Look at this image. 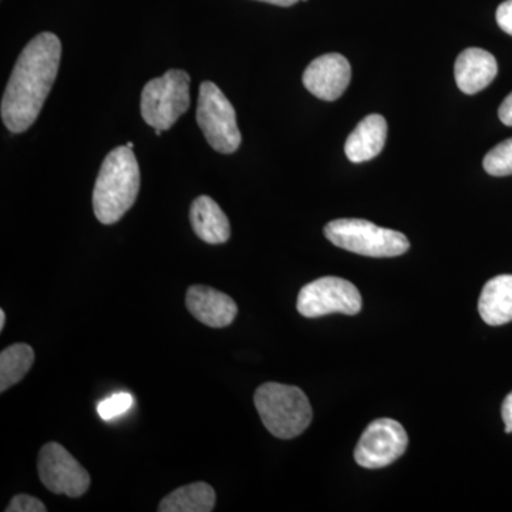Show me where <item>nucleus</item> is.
Returning <instances> with one entry per match:
<instances>
[{
	"mask_svg": "<svg viewBox=\"0 0 512 512\" xmlns=\"http://www.w3.org/2000/svg\"><path fill=\"white\" fill-rule=\"evenodd\" d=\"M185 305L195 319L210 328H227L237 318L238 306L234 299L210 286H191Z\"/></svg>",
	"mask_w": 512,
	"mask_h": 512,
	"instance_id": "nucleus-11",
	"label": "nucleus"
},
{
	"mask_svg": "<svg viewBox=\"0 0 512 512\" xmlns=\"http://www.w3.org/2000/svg\"><path fill=\"white\" fill-rule=\"evenodd\" d=\"M46 505L28 494H19L10 500L6 512H46Z\"/></svg>",
	"mask_w": 512,
	"mask_h": 512,
	"instance_id": "nucleus-20",
	"label": "nucleus"
},
{
	"mask_svg": "<svg viewBox=\"0 0 512 512\" xmlns=\"http://www.w3.org/2000/svg\"><path fill=\"white\" fill-rule=\"evenodd\" d=\"M363 301L359 289L352 282L338 276H323L303 286L298 295L296 308L309 319L322 318L332 313L357 315Z\"/></svg>",
	"mask_w": 512,
	"mask_h": 512,
	"instance_id": "nucleus-7",
	"label": "nucleus"
},
{
	"mask_svg": "<svg viewBox=\"0 0 512 512\" xmlns=\"http://www.w3.org/2000/svg\"><path fill=\"white\" fill-rule=\"evenodd\" d=\"M501 414H503V420L505 423V433H512V392L505 397L503 403V409H501Z\"/></svg>",
	"mask_w": 512,
	"mask_h": 512,
	"instance_id": "nucleus-23",
	"label": "nucleus"
},
{
	"mask_svg": "<svg viewBox=\"0 0 512 512\" xmlns=\"http://www.w3.org/2000/svg\"><path fill=\"white\" fill-rule=\"evenodd\" d=\"M35 352L26 343H16L0 353V392L5 393L28 375Z\"/></svg>",
	"mask_w": 512,
	"mask_h": 512,
	"instance_id": "nucleus-17",
	"label": "nucleus"
},
{
	"mask_svg": "<svg viewBox=\"0 0 512 512\" xmlns=\"http://www.w3.org/2000/svg\"><path fill=\"white\" fill-rule=\"evenodd\" d=\"M325 237L338 248L372 258H393L406 254L410 248L409 239L402 232L356 218L329 222Z\"/></svg>",
	"mask_w": 512,
	"mask_h": 512,
	"instance_id": "nucleus-4",
	"label": "nucleus"
},
{
	"mask_svg": "<svg viewBox=\"0 0 512 512\" xmlns=\"http://www.w3.org/2000/svg\"><path fill=\"white\" fill-rule=\"evenodd\" d=\"M352 79L349 60L339 53H329L309 64L303 73V84L308 92L320 100L335 101L346 92Z\"/></svg>",
	"mask_w": 512,
	"mask_h": 512,
	"instance_id": "nucleus-10",
	"label": "nucleus"
},
{
	"mask_svg": "<svg viewBox=\"0 0 512 512\" xmlns=\"http://www.w3.org/2000/svg\"><path fill=\"white\" fill-rule=\"evenodd\" d=\"M6 325V313L3 309H0V330L5 329Z\"/></svg>",
	"mask_w": 512,
	"mask_h": 512,
	"instance_id": "nucleus-25",
	"label": "nucleus"
},
{
	"mask_svg": "<svg viewBox=\"0 0 512 512\" xmlns=\"http://www.w3.org/2000/svg\"><path fill=\"white\" fill-rule=\"evenodd\" d=\"M258 2L271 3V5L276 6H284V8H289V6L295 5L299 0H258Z\"/></svg>",
	"mask_w": 512,
	"mask_h": 512,
	"instance_id": "nucleus-24",
	"label": "nucleus"
},
{
	"mask_svg": "<svg viewBox=\"0 0 512 512\" xmlns=\"http://www.w3.org/2000/svg\"><path fill=\"white\" fill-rule=\"evenodd\" d=\"M217 495L207 483H194L177 488L158 505L160 512H211Z\"/></svg>",
	"mask_w": 512,
	"mask_h": 512,
	"instance_id": "nucleus-16",
	"label": "nucleus"
},
{
	"mask_svg": "<svg viewBox=\"0 0 512 512\" xmlns=\"http://www.w3.org/2000/svg\"><path fill=\"white\" fill-rule=\"evenodd\" d=\"M197 123L208 144L218 153L232 154L241 146L234 106L214 83L201 84Z\"/></svg>",
	"mask_w": 512,
	"mask_h": 512,
	"instance_id": "nucleus-6",
	"label": "nucleus"
},
{
	"mask_svg": "<svg viewBox=\"0 0 512 512\" xmlns=\"http://www.w3.org/2000/svg\"><path fill=\"white\" fill-rule=\"evenodd\" d=\"M484 170L493 177L512 175V138L494 147L483 161Z\"/></svg>",
	"mask_w": 512,
	"mask_h": 512,
	"instance_id": "nucleus-18",
	"label": "nucleus"
},
{
	"mask_svg": "<svg viewBox=\"0 0 512 512\" xmlns=\"http://www.w3.org/2000/svg\"><path fill=\"white\" fill-rule=\"evenodd\" d=\"M62 59V43L53 33L37 35L20 53L3 94L2 121L12 133L35 123L52 90Z\"/></svg>",
	"mask_w": 512,
	"mask_h": 512,
	"instance_id": "nucleus-1",
	"label": "nucleus"
},
{
	"mask_svg": "<svg viewBox=\"0 0 512 512\" xmlns=\"http://www.w3.org/2000/svg\"><path fill=\"white\" fill-rule=\"evenodd\" d=\"M498 74L495 57L480 47H470L457 57L454 76L464 94H477L493 83Z\"/></svg>",
	"mask_w": 512,
	"mask_h": 512,
	"instance_id": "nucleus-12",
	"label": "nucleus"
},
{
	"mask_svg": "<svg viewBox=\"0 0 512 512\" xmlns=\"http://www.w3.org/2000/svg\"><path fill=\"white\" fill-rule=\"evenodd\" d=\"M254 402L266 430L278 439H295L311 424V402L299 387L265 383L256 390Z\"/></svg>",
	"mask_w": 512,
	"mask_h": 512,
	"instance_id": "nucleus-3",
	"label": "nucleus"
},
{
	"mask_svg": "<svg viewBox=\"0 0 512 512\" xmlns=\"http://www.w3.org/2000/svg\"><path fill=\"white\" fill-rule=\"evenodd\" d=\"M127 147H130V148H133L134 147V144L133 143H127L126 144Z\"/></svg>",
	"mask_w": 512,
	"mask_h": 512,
	"instance_id": "nucleus-26",
	"label": "nucleus"
},
{
	"mask_svg": "<svg viewBox=\"0 0 512 512\" xmlns=\"http://www.w3.org/2000/svg\"><path fill=\"white\" fill-rule=\"evenodd\" d=\"M37 471L50 493L79 498L89 490L90 474L62 444L47 443L42 447Z\"/></svg>",
	"mask_w": 512,
	"mask_h": 512,
	"instance_id": "nucleus-8",
	"label": "nucleus"
},
{
	"mask_svg": "<svg viewBox=\"0 0 512 512\" xmlns=\"http://www.w3.org/2000/svg\"><path fill=\"white\" fill-rule=\"evenodd\" d=\"M140 168L133 148H114L104 158L93 191V210L104 225L116 224L137 200Z\"/></svg>",
	"mask_w": 512,
	"mask_h": 512,
	"instance_id": "nucleus-2",
	"label": "nucleus"
},
{
	"mask_svg": "<svg viewBox=\"0 0 512 512\" xmlns=\"http://www.w3.org/2000/svg\"><path fill=\"white\" fill-rule=\"evenodd\" d=\"M386 138V119L380 114H370L357 124L346 140V157L355 164L372 160L382 153Z\"/></svg>",
	"mask_w": 512,
	"mask_h": 512,
	"instance_id": "nucleus-13",
	"label": "nucleus"
},
{
	"mask_svg": "<svg viewBox=\"0 0 512 512\" xmlns=\"http://www.w3.org/2000/svg\"><path fill=\"white\" fill-rule=\"evenodd\" d=\"M190 109V76L183 70H168L150 80L141 93V116L156 130L167 131Z\"/></svg>",
	"mask_w": 512,
	"mask_h": 512,
	"instance_id": "nucleus-5",
	"label": "nucleus"
},
{
	"mask_svg": "<svg viewBox=\"0 0 512 512\" xmlns=\"http://www.w3.org/2000/svg\"><path fill=\"white\" fill-rule=\"evenodd\" d=\"M190 220L195 235L207 244H225L231 237V225L227 215L207 195H201L192 202Z\"/></svg>",
	"mask_w": 512,
	"mask_h": 512,
	"instance_id": "nucleus-14",
	"label": "nucleus"
},
{
	"mask_svg": "<svg viewBox=\"0 0 512 512\" xmlns=\"http://www.w3.org/2000/svg\"><path fill=\"white\" fill-rule=\"evenodd\" d=\"M497 23L505 33L512 36V0H505L497 9Z\"/></svg>",
	"mask_w": 512,
	"mask_h": 512,
	"instance_id": "nucleus-21",
	"label": "nucleus"
},
{
	"mask_svg": "<svg viewBox=\"0 0 512 512\" xmlns=\"http://www.w3.org/2000/svg\"><path fill=\"white\" fill-rule=\"evenodd\" d=\"M481 319L490 326L512 322V275H500L485 284L478 301Z\"/></svg>",
	"mask_w": 512,
	"mask_h": 512,
	"instance_id": "nucleus-15",
	"label": "nucleus"
},
{
	"mask_svg": "<svg viewBox=\"0 0 512 512\" xmlns=\"http://www.w3.org/2000/svg\"><path fill=\"white\" fill-rule=\"evenodd\" d=\"M134 399L130 393L120 392L113 394L109 399L103 400L97 406V413L103 420H113L133 407Z\"/></svg>",
	"mask_w": 512,
	"mask_h": 512,
	"instance_id": "nucleus-19",
	"label": "nucleus"
},
{
	"mask_svg": "<svg viewBox=\"0 0 512 512\" xmlns=\"http://www.w3.org/2000/svg\"><path fill=\"white\" fill-rule=\"evenodd\" d=\"M409 437L399 421L377 419L370 423L360 437L355 460L360 467L377 470L390 466L406 453Z\"/></svg>",
	"mask_w": 512,
	"mask_h": 512,
	"instance_id": "nucleus-9",
	"label": "nucleus"
},
{
	"mask_svg": "<svg viewBox=\"0 0 512 512\" xmlns=\"http://www.w3.org/2000/svg\"><path fill=\"white\" fill-rule=\"evenodd\" d=\"M498 116L505 126L512 127V93L505 97L500 110H498Z\"/></svg>",
	"mask_w": 512,
	"mask_h": 512,
	"instance_id": "nucleus-22",
	"label": "nucleus"
}]
</instances>
